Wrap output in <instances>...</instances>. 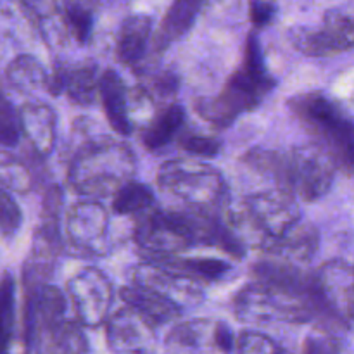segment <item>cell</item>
Instances as JSON below:
<instances>
[{"label": "cell", "instance_id": "cell-16", "mask_svg": "<svg viewBox=\"0 0 354 354\" xmlns=\"http://www.w3.org/2000/svg\"><path fill=\"white\" fill-rule=\"evenodd\" d=\"M128 279L133 286L145 287V289H151L161 296L168 297L173 303L178 304L182 310L196 306V304L203 303L204 299L203 283L189 279V277L182 275L175 270L158 265V263H138L133 268H130Z\"/></svg>", "mask_w": 354, "mask_h": 354}, {"label": "cell", "instance_id": "cell-3", "mask_svg": "<svg viewBox=\"0 0 354 354\" xmlns=\"http://www.w3.org/2000/svg\"><path fill=\"white\" fill-rule=\"evenodd\" d=\"M275 85L277 80L266 68L258 35L252 31L245 41L241 66L228 76L220 93L196 100V113L214 128L225 130L242 114L259 107Z\"/></svg>", "mask_w": 354, "mask_h": 354}, {"label": "cell", "instance_id": "cell-18", "mask_svg": "<svg viewBox=\"0 0 354 354\" xmlns=\"http://www.w3.org/2000/svg\"><path fill=\"white\" fill-rule=\"evenodd\" d=\"M21 135L40 158L52 154L57 140V114L48 104L30 100L17 111Z\"/></svg>", "mask_w": 354, "mask_h": 354}, {"label": "cell", "instance_id": "cell-14", "mask_svg": "<svg viewBox=\"0 0 354 354\" xmlns=\"http://www.w3.org/2000/svg\"><path fill=\"white\" fill-rule=\"evenodd\" d=\"M294 47L310 57H327L353 48L354 23L349 10H327L320 28H296L290 31Z\"/></svg>", "mask_w": 354, "mask_h": 354}, {"label": "cell", "instance_id": "cell-38", "mask_svg": "<svg viewBox=\"0 0 354 354\" xmlns=\"http://www.w3.org/2000/svg\"><path fill=\"white\" fill-rule=\"evenodd\" d=\"M23 225V211L7 190L0 189V235L14 237Z\"/></svg>", "mask_w": 354, "mask_h": 354}, {"label": "cell", "instance_id": "cell-24", "mask_svg": "<svg viewBox=\"0 0 354 354\" xmlns=\"http://www.w3.org/2000/svg\"><path fill=\"white\" fill-rule=\"evenodd\" d=\"M214 328L216 320L182 322L169 330L166 337V348L169 354H207L218 353L214 344Z\"/></svg>", "mask_w": 354, "mask_h": 354}, {"label": "cell", "instance_id": "cell-32", "mask_svg": "<svg viewBox=\"0 0 354 354\" xmlns=\"http://www.w3.org/2000/svg\"><path fill=\"white\" fill-rule=\"evenodd\" d=\"M137 75L142 78L140 86L152 97V100L156 99H171L176 95L180 88V78L173 69L169 68H161V69H135Z\"/></svg>", "mask_w": 354, "mask_h": 354}, {"label": "cell", "instance_id": "cell-39", "mask_svg": "<svg viewBox=\"0 0 354 354\" xmlns=\"http://www.w3.org/2000/svg\"><path fill=\"white\" fill-rule=\"evenodd\" d=\"M277 7L272 0H251L249 2V19L256 28L268 26L273 21Z\"/></svg>", "mask_w": 354, "mask_h": 354}, {"label": "cell", "instance_id": "cell-26", "mask_svg": "<svg viewBox=\"0 0 354 354\" xmlns=\"http://www.w3.org/2000/svg\"><path fill=\"white\" fill-rule=\"evenodd\" d=\"M152 35V19L144 14L123 21L116 40V57L121 64L137 69L144 61Z\"/></svg>", "mask_w": 354, "mask_h": 354}, {"label": "cell", "instance_id": "cell-27", "mask_svg": "<svg viewBox=\"0 0 354 354\" xmlns=\"http://www.w3.org/2000/svg\"><path fill=\"white\" fill-rule=\"evenodd\" d=\"M185 109L180 104H169V106L162 107L145 124L144 131L140 135L142 145L147 151H161V149H165L166 145L175 140L180 130L185 127Z\"/></svg>", "mask_w": 354, "mask_h": 354}, {"label": "cell", "instance_id": "cell-20", "mask_svg": "<svg viewBox=\"0 0 354 354\" xmlns=\"http://www.w3.org/2000/svg\"><path fill=\"white\" fill-rule=\"evenodd\" d=\"M99 95L111 128L118 135L128 137L133 130L130 113V90L114 69H106L100 75Z\"/></svg>", "mask_w": 354, "mask_h": 354}, {"label": "cell", "instance_id": "cell-12", "mask_svg": "<svg viewBox=\"0 0 354 354\" xmlns=\"http://www.w3.org/2000/svg\"><path fill=\"white\" fill-rule=\"evenodd\" d=\"M66 244L73 254L100 258L109 251V214L97 201H83L69 207L64 223Z\"/></svg>", "mask_w": 354, "mask_h": 354}, {"label": "cell", "instance_id": "cell-2", "mask_svg": "<svg viewBox=\"0 0 354 354\" xmlns=\"http://www.w3.org/2000/svg\"><path fill=\"white\" fill-rule=\"evenodd\" d=\"M66 311V296L57 287L44 283L24 290L21 322L28 354H88L83 325Z\"/></svg>", "mask_w": 354, "mask_h": 354}, {"label": "cell", "instance_id": "cell-17", "mask_svg": "<svg viewBox=\"0 0 354 354\" xmlns=\"http://www.w3.org/2000/svg\"><path fill=\"white\" fill-rule=\"evenodd\" d=\"M47 92H50L55 97L66 93V97L76 106H92L99 95L97 66L90 64V62L76 66L55 64L48 75Z\"/></svg>", "mask_w": 354, "mask_h": 354}, {"label": "cell", "instance_id": "cell-4", "mask_svg": "<svg viewBox=\"0 0 354 354\" xmlns=\"http://www.w3.org/2000/svg\"><path fill=\"white\" fill-rule=\"evenodd\" d=\"M137 173V159L128 144L97 138L83 144L68 168V183L76 194L92 199L111 197Z\"/></svg>", "mask_w": 354, "mask_h": 354}, {"label": "cell", "instance_id": "cell-40", "mask_svg": "<svg viewBox=\"0 0 354 354\" xmlns=\"http://www.w3.org/2000/svg\"><path fill=\"white\" fill-rule=\"evenodd\" d=\"M235 0H204L203 9H218V7L232 6Z\"/></svg>", "mask_w": 354, "mask_h": 354}, {"label": "cell", "instance_id": "cell-23", "mask_svg": "<svg viewBox=\"0 0 354 354\" xmlns=\"http://www.w3.org/2000/svg\"><path fill=\"white\" fill-rule=\"evenodd\" d=\"M0 354H28L23 322L17 318L16 283L9 273L0 280Z\"/></svg>", "mask_w": 354, "mask_h": 354}, {"label": "cell", "instance_id": "cell-8", "mask_svg": "<svg viewBox=\"0 0 354 354\" xmlns=\"http://www.w3.org/2000/svg\"><path fill=\"white\" fill-rule=\"evenodd\" d=\"M62 203L64 196L59 185L50 187L45 192L44 203H41L40 221L33 232V242L31 251L23 265V289L31 290L44 286L50 280L55 265L59 261L64 241H62Z\"/></svg>", "mask_w": 354, "mask_h": 354}, {"label": "cell", "instance_id": "cell-25", "mask_svg": "<svg viewBox=\"0 0 354 354\" xmlns=\"http://www.w3.org/2000/svg\"><path fill=\"white\" fill-rule=\"evenodd\" d=\"M120 296L127 306L133 308L138 313L144 315L156 327L173 324L183 315L182 308L173 303L171 299L151 289H145V287L133 286V283L123 287L120 290Z\"/></svg>", "mask_w": 354, "mask_h": 354}, {"label": "cell", "instance_id": "cell-13", "mask_svg": "<svg viewBox=\"0 0 354 354\" xmlns=\"http://www.w3.org/2000/svg\"><path fill=\"white\" fill-rule=\"evenodd\" d=\"M68 296L75 318L86 328L104 325L109 317L114 289L109 277L95 266H86L68 280Z\"/></svg>", "mask_w": 354, "mask_h": 354}, {"label": "cell", "instance_id": "cell-11", "mask_svg": "<svg viewBox=\"0 0 354 354\" xmlns=\"http://www.w3.org/2000/svg\"><path fill=\"white\" fill-rule=\"evenodd\" d=\"M313 301L318 324L349 332L353 325L354 273L344 259H332L313 272Z\"/></svg>", "mask_w": 354, "mask_h": 354}, {"label": "cell", "instance_id": "cell-15", "mask_svg": "<svg viewBox=\"0 0 354 354\" xmlns=\"http://www.w3.org/2000/svg\"><path fill=\"white\" fill-rule=\"evenodd\" d=\"M104 324L111 353L154 354L158 351V327L133 308H120Z\"/></svg>", "mask_w": 354, "mask_h": 354}, {"label": "cell", "instance_id": "cell-33", "mask_svg": "<svg viewBox=\"0 0 354 354\" xmlns=\"http://www.w3.org/2000/svg\"><path fill=\"white\" fill-rule=\"evenodd\" d=\"M61 10L66 24H68L69 35H73V38L78 44H88L93 31L92 7L83 2V0H66Z\"/></svg>", "mask_w": 354, "mask_h": 354}, {"label": "cell", "instance_id": "cell-22", "mask_svg": "<svg viewBox=\"0 0 354 354\" xmlns=\"http://www.w3.org/2000/svg\"><path fill=\"white\" fill-rule=\"evenodd\" d=\"M203 7L204 0H173L152 37V50L165 52L173 44L182 40L192 30Z\"/></svg>", "mask_w": 354, "mask_h": 354}, {"label": "cell", "instance_id": "cell-29", "mask_svg": "<svg viewBox=\"0 0 354 354\" xmlns=\"http://www.w3.org/2000/svg\"><path fill=\"white\" fill-rule=\"evenodd\" d=\"M158 265L166 266L169 270H175V272L182 273V275L189 277V279L197 280L204 286V283L218 282L223 277L228 275V272L232 270L230 263L223 261V259L218 258H182L180 254L171 256V258L159 259Z\"/></svg>", "mask_w": 354, "mask_h": 354}, {"label": "cell", "instance_id": "cell-37", "mask_svg": "<svg viewBox=\"0 0 354 354\" xmlns=\"http://www.w3.org/2000/svg\"><path fill=\"white\" fill-rule=\"evenodd\" d=\"M19 138L21 128L16 107L0 92V147H16Z\"/></svg>", "mask_w": 354, "mask_h": 354}, {"label": "cell", "instance_id": "cell-31", "mask_svg": "<svg viewBox=\"0 0 354 354\" xmlns=\"http://www.w3.org/2000/svg\"><path fill=\"white\" fill-rule=\"evenodd\" d=\"M33 185V175L26 162L10 151L0 149V189L14 194H30Z\"/></svg>", "mask_w": 354, "mask_h": 354}, {"label": "cell", "instance_id": "cell-6", "mask_svg": "<svg viewBox=\"0 0 354 354\" xmlns=\"http://www.w3.org/2000/svg\"><path fill=\"white\" fill-rule=\"evenodd\" d=\"M232 306L235 318L241 324L254 327L279 322L303 325L318 320V313L310 297L296 290L258 280L239 290Z\"/></svg>", "mask_w": 354, "mask_h": 354}, {"label": "cell", "instance_id": "cell-7", "mask_svg": "<svg viewBox=\"0 0 354 354\" xmlns=\"http://www.w3.org/2000/svg\"><path fill=\"white\" fill-rule=\"evenodd\" d=\"M158 185L192 207L223 209L230 197L223 173L192 159H171L159 166Z\"/></svg>", "mask_w": 354, "mask_h": 354}, {"label": "cell", "instance_id": "cell-36", "mask_svg": "<svg viewBox=\"0 0 354 354\" xmlns=\"http://www.w3.org/2000/svg\"><path fill=\"white\" fill-rule=\"evenodd\" d=\"M235 348L239 354H292L286 348L273 341L270 335L258 330H244L235 341Z\"/></svg>", "mask_w": 354, "mask_h": 354}, {"label": "cell", "instance_id": "cell-5", "mask_svg": "<svg viewBox=\"0 0 354 354\" xmlns=\"http://www.w3.org/2000/svg\"><path fill=\"white\" fill-rule=\"evenodd\" d=\"M290 113L315 138V145L327 152L339 171L353 175V121L344 107L322 92L297 93L289 100Z\"/></svg>", "mask_w": 354, "mask_h": 354}, {"label": "cell", "instance_id": "cell-30", "mask_svg": "<svg viewBox=\"0 0 354 354\" xmlns=\"http://www.w3.org/2000/svg\"><path fill=\"white\" fill-rule=\"evenodd\" d=\"M154 203L156 197L151 187L130 180L113 196V211L121 216H138L154 207Z\"/></svg>", "mask_w": 354, "mask_h": 354}, {"label": "cell", "instance_id": "cell-35", "mask_svg": "<svg viewBox=\"0 0 354 354\" xmlns=\"http://www.w3.org/2000/svg\"><path fill=\"white\" fill-rule=\"evenodd\" d=\"M176 142L183 151L199 158H214L221 151V140L213 135H204L201 131L189 130L183 127L176 135Z\"/></svg>", "mask_w": 354, "mask_h": 354}, {"label": "cell", "instance_id": "cell-28", "mask_svg": "<svg viewBox=\"0 0 354 354\" xmlns=\"http://www.w3.org/2000/svg\"><path fill=\"white\" fill-rule=\"evenodd\" d=\"M6 78L10 88L30 95L38 90H47L48 73L35 55L19 54L7 66Z\"/></svg>", "mask_w": 354, "mask_h": 354}, {"label": "cell", "instance_id": "cell-34", "mask_svg": "<svg viewBox=\"0 0 354 354\" xmlns=\"http://www.w3.org/2000/svg\"><path fill=\"white\" fill-rule=\"evenodd\" d=\"M337 328L318 324L303 342V354H349Z\"/></svg>", "mask_w": 354, "mask_h": 354}, {"label": "cell", "instance_id": "cell-19", "mask_svg": "<svg viewBox=\"0 0 354 354\" xmlns=\"http://www.w3.org/2000/svg\"><path fill=\"white\" fill-rule=\"evenodd\" d=\"M320 245V234L317 227L299 221L292 228L275 239H265L259 249L270 258L282 259L294 265H306L311 261Z\"/></svg>", "mask_w": 354, "mask_h": 354}, {"label": "cell", "instance_id": "cell-1", "mask_svg": "<svg viewBox=\"0 0 354 354\" xmlns=\"http://www.w3.org/2000/svg\"><path fill=\"white\" fill-rule=\"evenodd\" d=\"M242 162L252 171L275 180L279 189L306 203L322 199L332 189L339 171L330 156L318 145L289 151L254 147L245 152Z\"/></svg>", "mask_w": 354, "mask_h": 354}, {"label": "cell", "instance_id": "cell-10", "mask_svg": "<svg viewBox=\"0 0 354 354\" xmlns=\"http://www.w3.org/2000/svg\"><path fill=\"white\" fill-rule=\"evenodd\" d=\"M133 242L145 261H159L196 248L185 211H162L154 207L138 214Z\"/></svg>", "mask_w": 354, "mask_h": 354}, {"label": "cell", "instance_id": "cell-9", "mask_svg": "<svg viewBox=\"0 0 354 354\" xmlns=\"http://www.w3.org/2000/svg\"><path fill=\"white\" fill-rule=\"evenodd\" d=\"M225 216L239 237L244 228H249L259 235L261 244L265 239L280 237L299 223L301 207L296 197L286 190H265L245 197L242 203V213H232L228 209L225 211Z\"/></svg>", "mask_w": 354, "mask_h": 354}, {"label": "cell", "instance_id": "cell-21", "mask_svg": "<svg viewBox=\"0 0 354 354\" xmlns=\"http://www.w3.org/2000/svg\"><path fill=\"white\" fill-rule=\"evenodd\" d=\"M17 3L48 48H61L68 44V24L54 0H17Z\"/></svg>", "mask_w": 354, "mask_h": 354}]
</instances>
